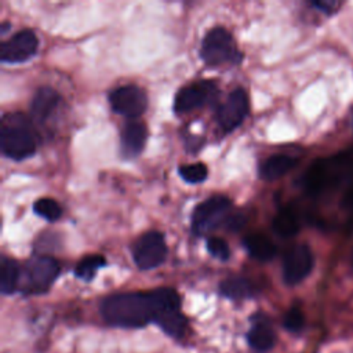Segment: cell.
Returning a JSON list of instances; mask_svg holds the SVG:
<instances>
[{
  "instance_id": "cell-1",
  "label": "cell",
  "mask_w": 353,
  "mask_h": 353,
  "mask_svg": "<svg viewBox=\"0 0 353 353\" xmlns=\"http://www.w3.org/2000/svg\"><path fill=\"white\" fill-rule=\"evenodd\" d=\"M181 299L172 288H157L149 292H121L105 298L101 314L110 325L143 327L168 310L179 309Z\"/></svg>"
},
{
  "instance_id": "cell-2",
  "label": "cell",
  "mask_w": 353,
  "mask_h": 353,
  "mask_svg": "<svg viewBox=\"0 0 353 353\" xmlns=\"http://www.w3.org/2000/svg\"><path fill=\"white\" fill-rule=\"evenodd\" d=\"M303 188L310 196H320L353 182V156L339 153L316 160L303 175Z\"/></svg>"
},
{
  "instance_id": "cell-3",
  "label": "cell",
  "mask_w": 353,
  "mask_h": 353,
  "mask_svg": "<svg viewBox=\"0 0 353 353\" xmlns=\"http://www.w3.org/2000/svg\"><path fill=\"white\" fill-rule=\"evenodd\" d=\"M1 153L12 160H25L36 152V138L30 121L21 113H12L3 119L0 130Z\"/></svg>"
},
{
  "instance_id": "cell-4",
  "label": "cell",
  "mask_w": 353,
  "mask_h": 353,
  "mask_svg": "<svg viewBox=\"0 0 353 353\" xmlns=\"http://www.w3.org/2000/svg\"><path fill=\"white\" fill-rule=\"evenodd\" d=\"M200 57L208 66L240 62L243 55L237 50L232 34L225 28H214L203 39Z\"/></svg>"
},
{
  "instance_id": "cell-5",
  "label": "cell",
  "mask_w": 353,
  "mask_h": 353,
  "mask_svg": "<svg viewBox=\"0 0 353 353\" xmlns=\"http://www.w3.org/2000/svg\"><path fill=\"white\" fill-rule=\"evenodd\" d=\"M59 274L58 262L47 255L30 258L23 268V291L28 294L46 292Z\"/></svg>"
},
{
  "instance_id": "cell-6",
  "label": "cell",
  "mask_w": 353,
  "mask_h": 353,
  "mask_svg": "<svg viewBox=\"0 0 353 353\" xmlns=\"http://www.w3.org/2000/svg\"><path fill=\"white\" fill-rule=\"evenodd\" d=\"M232 203L226 196H212L200 203L192 214V230L196 236L205 234L207 232L225 223Z\"/></svg>"
},
{
  "instance_id": "cell-7",
  "label": "cell",
  "mask_w": 353,
  "mask_h": 353,
  "mask_svg": "<svg viewBox=\"0 0 353 353\" xmlns=\"http://www.w3.org/2000/svg\"><path fill=\"white\" fill-rule=\"evenodd\" d=\"M167 256V244L164 236L157 230L142 234L132 248V258L142 270L160 266Z\"/></svg>"
},
{
  "instance_id": "cell-8",
  "label": "cell",
  "mask_w": 353,
  "mask_h": 353,
  "mask_svg": "<svg viewBox=\"0 0 353 353\" xmlns=\"http://www.w3.org/2000/svg\"><path fill=\"white\" fill-rule=\"evenodd\" d=\"M109 103L114 113L127 119H137L146 110L148 98L145 91L138 85L125 84L109 94Z\"/></svg>"
},
{
  "instance_id": "cell-9",
  "label": "cell",
  "mask_w": 353,
  "mask_h": 353,
  "mask_svg": "<svg viewBox=\"0 0 353 353\" xmlns=\"http://www.w3.org/2000/svg\"><path fill=\"white\" fill-rule=\"evenodd\" d=\"M313 252L306 244L291 247L283 259V279L288 285L299 284L313 269Z\"/></svg>"
},
{
  "instance_id": "cell-10",
  "label": "cell",
  "mask_w": 353,
  "mask_h": 353,
  "mask_svg": "<svg viewBox=\"0 0 353 353\" xmlns=\"http://www.w3.org/2000/svg\"><path fill=\"white\" fill-rule=\"evenodd\" d=\"M37 47L39 40L36 33L30 29H23L1 43L0 58L8 63L23 62L36 54Z\"/></svg>"
},
{
  "instance_id": "cell-11",
  "label": "cell",
  "mask_w": 353,
  "mask_h": 353,
  "mask_svg": "<svg viewBox=\"0 0 353 353\" xmlns=\"http://www.w3.org/2000/svg\"><path fill=\"white\" fill-rule=\"evenodd\" d=\"M248 113V97L243 88L232 91L223 103L218 108L216 120L223 131L229 132L237 128Z\"/></svg>"
},
{
  "instance_id": "cell-12",
  "label": "cell",
  "mask_w": 353,
  "mask_h": 353,
  "mask_svg": "<svg viewBox=\"0 0 353 353\" xmlns=\"http://www.w3.org/2000/svg\"><path fill=\"white\" fill-rule=\"evenodd\" d=\"M216 87L212 81H199L186 87H182L174 101L175 113H188L205 105L215 94Z\"/></svg>"
},
{
  "instance_id": "cell-13",
  "label": "cell",
  "mask_w": 353,
  "mask_h": 353,
  "mask_svg": "<svg viewBox=\"0 0 353 353\" xmlns=\"http://www.w3.org/2000/svg\"><path fill=\"white\" fill-rule=\"evenodd\" d=\"M61 101L59 94L51 87H41L36 91L30 103V116L34 123H44L54 113Z\"/></svg>"
},
{
  "instance_id": "cell-14",
  "label": "cell",
  "mask_w": 353,
  "mask_h": 353,
  "mask_svg": "<svg viewBox=\"0 0 353 353\" xmlns=\"http://www.w3.org/2000/svg\"><path fill=\"white\" fill-rule=\"evenodd\" d=\"M247 339L252 350L258 353H266L274 346L276 334L265 316H256L254 319L252 327L247 334Z\"/></svg>"
},
{
  "instance_id": "cell-15",
  "label": "cell",
  "mask_w": 353,
  "mask_h": 353,
  "mask_svg": "<svg viewBox=\"0 0 353 353\" xmlns=\"http://www.w3.org/2000/svg\"><path fill=\"white\" fill-rule=\"evenodd\" d=\"M148 131L139 121H128L121 131V153L125 157L138 156L145 148Z\"/></svg>"
},
{
  "instance_id": "cell-16",
  "label": "cell",
  "mask_w": 353,
  "mask_h": 353,
  "mask_svg": "<svg viewBox=\"0 0 353 353\" xmlns=\"http://www.w3.org/2000/svg\"><path fill=\"white\" fill-rule=\"evenodd\" d=\"M298 163V159L290 154H273L268 157L259 167L261 178L266 181L279 179L290 172Z\"/></svg>"
},
{
  "instance_id": "cell-17",
  "label": "cell",
  "mask_w": 353,
  "mask_h": 353,
  "mask_svg": "<svg viewBox=\"0 0 353 353\" xmlns=\"http://www.w3.org/2000/svg\"><path fill=\"white\" fill-rule=\"evenodd\" d=\"M243 244L247 248L248 254L254 259L261 261V262L270 261L277 252L276 245L266 236L259 234V233L245 236L243 240Z\"/></svg>"
},
{
  "instance_id": "cell-18",
  "label": "cell",
  "mask_w": 353,
  "mask_h": 353,
  "mask_svg": "<svg viewBox=\"0 0 353 353\" xmlns=\"http://www.w3.org/2000/svg\"><path fill=\"white\" fill-rule=\"evenodd\" d=\"M219 291L223 296L230 299H245L254 295V285L251 281L241 276H232L219 284Z\"/></svg>"
},
{
  "instance_id": "cell-19",
  "label": "cell",
  "mask_w": 353,
  "mask_h": 353,
  "mask_svg": "<svg viewBox=\"0 0 353 353\" xmlns=\"http://www.w3.org/2000/svg\"><path fill=\"white\" fill-rule=\"evenodd\" d=\"M273 230L283 239H291L299 232L296 214L290 208H281L273 218Z\"/></svg>"
},
{
  "instance_id": "cell-20",
  "label": "cell",
  "mask_w": 353,
  "mask_h": 353,
  "mask_svg": "<svg viewBox=\"0 0 353 353\" xmlns=\"http://www.w3.org/2000/svg\"><path fill=\"white\" fill-rule=\"evenodd\" d=\"M156 323L171 336L174 338H181L186 332L188 328V319L181 313L179 309L175 310H168L161 313L157 319Z\"/></svg>"
},
{
  "instance_id": "cell-21",
  "label": "cell",
  "mask_w": 353,
  "mask_h": 353,
  "mask_svg": "<svg viewBox=\"0 0 353 353\" xmlns=\"http://www.w3.org/2000/svg\"><path fill=\"white\" fill-rule=\"evenodd\" d=\"M19 281L18 263L10 258L3 256L0 263V291L3 294H12Z\"/></svg>"
},
{
  "instance_id": "cell-22",
  "label": "cell",
  "mask_w": 353,
  "mask_h": 353,
  "mask_svg": "<svg viewBox=\"0 0 353 353\" xmlns=\"http://www.w3.org/2000/svg\"><path fill=\"white\" fill-rule=\"evenodd\" d=\"M105 265H106V259L102 255H88L76 265L74 274L76 277L84 281H90L95 276L98 269L103 268Z\"/></svg>"
},
{
  "instance_id": "cell-23",
  "label": "cell",
  "mask_w": 353,
  "mask_h": 353,
  "mask_svg": "<svg viewBox=\"0 0 353 353\" xmlns=\"http://www.w3.org/2000/svg\"><path fill=\"white\" fill-rule=\"evenodd\" d=\"M33 211L39 216H41V218H44V219H47L50 222L58 221L61 218V215H62L61 205L55 200H52L50 197H41V199L36 200L33 203Z\"/></svg>"
},
{
  "instance_id": "cell-24",
  "label": "cell",
  "mask_w": 353,
  "mask_h": 353,
  "mask_svg": "<svg viewBox=\"0 0 353 353\" xmlns=\"http://www.w3.org/2000/svg\"><path fill=\"white\" fill-rule=\"evenodd\" d=\"M181 178L189 183H200L207 179L208 170L203 163H193V164H183L178 168Z\"/></svg>"
},
{
  "instance_id": "cell-25",
  "label": "cell",
  "mask_w": 353,
  "mask_h": 353,
  "mask_svg": "<svg viewBox=\"0 0 353 353\" xmlns=\"http://www.w3.org/2000/svg\"><path fill=\"white\" fill-rule=\"evenodd\" d=\"M305 316L298 306H292L287 310L283 319V325L291 332H299L303 328Z\"/></svg>"
},
{
  "instance_id": "cell-26",
  "label": "cell",
  "mask_w": 353,
  "mask_h": 353,
  "mask_svg": "<svg viewBox=\"0 0 353 353\" xmlns=\"http://www.w3.org/2000/svg\"><path fill=\"white\" fill-rule=\"evenodd\" d=\"M207 250L208 252L221 261H226L230 256V250L229 245L225 240H222L221 237H210L207 240Z\"/></svg>"
},
{
  "instance_id": "cell-27",
  "label": "cell",
  "mask_w": 353,
  "mask_h": 353,
  "mask_svg": "<svg viewBox=\"0 0 353 353\" xmlns=\"http://www.w3.org/2000/svg\"><path fill=\"white\" fill-rule=\"evenodd\" d=\"M244 223H245V219L241 214H232V215H228L225 221V228L230 232H237L244 226Z\"/></svg>"
},
{
  "instance_id": "cell-28",
  "label": "cell",
  "mask_w": 353,
  "mask_h": 353,
  "mask_svg": "<svg viewBox=\"0 0 353 353\" xmlns=\"http://www.w3.org/2000/svg\"><path fill=\"white\" fill-rule=\"evenodd\" d=\"M314 8H317V10H320L321 12H324V14H334V12H336V10H338V7L341 6L339 3H336V1H330V0H324V1H312L310 3Z\"/></svg>"
},
{
  "instance_id": "cell-29",
  "label": "cell",
  "mask_w": 353,
  "mask_h": 353,
  "mask_svg": "<svg viewBox=\"0 0 353 353\" xmlns=\"http://www.w3.org/2000/svg\"><path fill=\"white\" fill-rule=\"evenodd\" d=\"M343 205L346 208V211L350 212L352 215V219H353V188H350L343 199Z\"/></svg>"
},
{
  "instance_id": "cell-30",
  "label": "cell",
  "mask_w": 353,
  "mask_h": 353,
  "mask_svg": "<svg viewBox=\"0 0 353 353\" xmlns=\"http://www.w3.org/2000/svg\"><path fill=\"white\" fill-rule=\"evenodd\" d=\"M352 265H353V252H352Z\"/></svg>"
}]
</instances>
